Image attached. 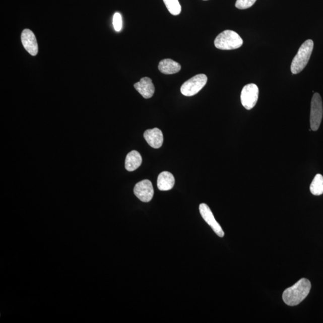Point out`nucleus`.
I'll list each match as a JSON object with an SVG mask.
<instances>
[{
	"label": "nucleus",
	"mask_w": 323,
	"mask_h": 323,
	"mask_svg": "<svg viewBox=\"0 0 323 323\" xmlns=\"http://www.w3.org/2000/svg\"><path fill=\"white\" fill-rule=\"evenodd\" d=\"M311 289V282L306 278H302L284 291L283 294L284 302L291 306L299 305L308 295Z\"/></svg>",
	"instance_id": "nucleus-1"
},
{
	"label": "nucleus",
	"mask_w": 323,
	"mask_h": 323,
	"mask_svg": "<svg viewBox=\"0 0 323 323\" xmlns=\"http://www.w3.org/2000/svg\"><path fill=\"white\" fill-rule=\"evenodd\" d=\"M313 49L314 42L312 40H307L300 47L291 64V72L293 75L298 74L305 69L311 57Z\"/></svg>",
	"instance_id": "nucleus-2"
},
{
	"label": "nucleus",
	"mask_w": 323,
	"mask_h": 323,
	"mask_svg": "<svg viewBox=\"0 0 323 323\" xmlns=\"http://www.w3.org/2000/svg\"><path fill=\"white\" fill-rule=\"evenodd\" d=\"M243 40L239 34L231 30H225L217 36L214 45L220 50H233L241 47Z\"/></svg>",
	"instance_id": "nucleus-3"
},
{
	"label": "nucleus",
	"mask_w": 323,
	"mask_h": 323,
	"mask_svg": "<svg viewBox=\"0 0 323 323\" xmlns=\"http://www.w3.org/2000/svg\"><path fill=\"white\" fill-rule=\"evenodd\" d=\"M207 80V76L204 74L195 76L181 86V94L185 97H191L196 95L206 86Z\"/></svg>",
	"instance_id": "nucleus-4"
},
{
	"label": "nucleus",
	"mask_w": 323,
	"mask_h": 323,
	"mask_svg": "<svg viewBox=\"0 0 323 323\" xmlns=\"http://www.w3.org/2000/svg\"><path fill=\"white\" fill-rule=\"evenodd\" d=\"M323 115L322 99L318 93H315L311 101L310 125L312 131H317L320 126Z\"/></svg>",
	"instance_id": "nucleus-5"
},
{
	"label": "nucleus",
	"mask_w": 323,
	"mask_h": 323,
	"mask_svg": "<svg viewBox=\"0 0 323 323\" xmlns=\"http://www.w3.org/2000/svg\"><path fill=\"white\" fill-rule=\"evenodd\" d=\"M259 88L256 85L250 83L243 88L241 94V101L245 109L251 110L256 104L259 98Z\"/></svg>",
	"instance_id": "nucleus-6"
},
{
	"label": "nucleus",
	"mask_w": 323,
	"mask_h": 323,
	"mask_svg": "<svg viewBox=\"0 0 323 323\" xmlns=\"http://www.w3.org/2000/svg\"><path fill=\"white\" fill-rule=\"evenodd\" d=\"M134 193L142 202H150L154 195V189H153L152 182L149 180H144L139 182L134 187Z\"/></svg>",
	"instance_id": "nucleus-7"
},
{
	"label": "nucleus",
	"mask_w": 323,
	"mask_h": 323,
	"mask_svg": "<svg viewBox=\"0 0 323 323\" xmlns=\"http://www.w3.org/2000/svg\"><path fill=\"white\" fill-rule=\"evenodd\" d=\"M200 212L203 219L207 223L208 225L211 226L214 232L219 237H223L224 235H225V233H224L222 227L220 226L219 223L214 218L210 207L206 204H201L200 206Z\"/></svg>",
	"instance_id": "nucleus-8"
},
{
	"label": "nucleus",
	"mask_w": 323,
	"mask_h": 323,
	"mask_svg": "<svg viewBox=\"0 0 323 323\" xmlns=\"http://www.w3.org/2000/svg\"><path fill=\"white\" fill-rule=\"evenodd\" d=\"M22 44L27 52L32 56H36L38 53V44L36 36L33 31L25 29L21 34Z\"/></svg>",
	"instance_id": "nucleus-9"
},
{
	"label": "nucleus",
	"mask_w": 323,
	"mask_h": 323,
	"mask_svg": "<svg viewBox=\"0 0 323 323\" xmlns=\"http://www.w3.org/2000/svg\"><path fill=\"white\" fill-rule=\"evenodd\" d=\"M144 138L147 143L154 149L161 148L164 142V136L161 130L155 127L152 130H148L144 133Z\"/></svg>",
	"instance_id": "nucleus-10"
},
{
	"label": "nucleus",
	"mask_w": 323,
	"mask_h": 323,
	"mask_svg": "<svg viewBox=\"0 0 323 323\" xmlns=\"http://www.w3.org/2000/svg\"><path fill=\"white\" fill-rule=\"evenodd\" d=\"M134 88L146 99L152 98L155 91L152 79L147 77L141 79L140 82L135 83Z\"/></svg>",
	"instance_id": "nucleus-11"
},
{
	"label": "nucleus",
	"mask_w": 323,
	"mask_h": 323,
	"mask_svg": "<svg viewBox=\"0 0 323 323\" xmlns=\"http://www.w3.org/2000/svg\"><path fill=\"white\" fill-rule=\"evenodd\" d=\"M175 184L174 175L171 172L164 171L161 172L158 178V187L160 190L168 191L173 188Z\"/></svg>",
	"instance_id": "nucleus-12"
},
{
	"label": "nucleus",
	"mask_w": 323,
	"mask_h": 323,
	"mask_svg": "<svg viewBox=\"0 0 323 323\" xmlns=\"http://www.w3.org/2000/svg\"><path fill=\"white\" fill-rule=\"evenodd\" d=\"M180 63L171 59H165L160 61L158 66L159 71L165 75H173L180 71Z\"/></svg>",
	"instance_id": "nucleus-13"
},
{
	"label": "nucleus",
	"mask_w": 323,
	"mask_h": 323,
	"mask_svg": "<svg viewBox=\"0 0 323 323\" xmlns=\"http://www.w3.org/2000/svg\"><path fill=\"white\" fill-rule=\"evenodd\" d=\"M142 157L136 150H133L127 155L125 159V168L127 171H134L142 164Z\"/></svg>",
	"instance_id": "nucleus-14"
},
{
	"label": "nucleus",
	"mask_w": 323,
	"mask_h": 323,
	"mask_svg": "<svg viewBox=\"0 0 323 323\" xmlns=\"http://www.w3.org/2000/svg\"><path fill=\"white\" fill-rule=\"evenodd\" d=\"M310 191L312 195L319 196L323 193V176L316 174L310 185Z\"/></svg>",
	"instance_id": "nucleus-15"
},
{
	"label": "nucleus",
	"mask_w": 323,
	"mask_h": 323,
	"mask_svg": "<svg viewBox=\"0 0 323 323\" xmlns=\"http://www.w3.org/2000/svg\"><path fill=\"white\" fill-rule=\"evenodd\" d=\"M163 1L171 15L177 16L180 14L181 8L178 0H163Z\"/></svg>",
	"instance_id": "nucleus-16"
},
{
	"label": "nucleus",
	"mask_w": 323,
	"mask_h": 323,
	"mask_svg": "<svg viewBox=\"0 0 323 323\" xmlns=\"http://www.w3.org/2000/svg\"><path fill=\"white\" fill-rule=\"evenodd\" d=\"M257 0H236L235 7L239 9H247L253 6Z\"/></svg>",
	"instance_id": "nucleus-17"
},
{
	"label": "nucleus",
	"mask_w": 323,
	"mask_h": 323,
	"mask_svg": "<svg viewBox=\"0 0 323 323\" xmlns=\"http://www.w3.org/2000/svg\"><path fill=\"white\" fill-rule=\"evenodd\" d=\"M113 24L114 30L119 32L122 28V18L119 13H115L113 18Z\"/></svg>",
	"instance_id": "nucleus-18"
},
{
	"label": "nucleus",
	"mask_w": 323,
	"mask_h": 323,
	"mask_svg": "<svg viewBox=\"0 0 323 323\" xmlns=\"http://www.w3.org/2000/svg\"><path fill=\"white\" fill-rule=\"evenodd\" d=\"M204 1H207V0H204Z\"/></svg>",
	"instance_id": "nucleus-19"
}]
</instances>
